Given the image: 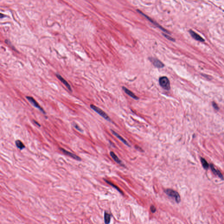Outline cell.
Here are the masks:
<instances>
[{"mask_svg":"<svg viewBox=\"0 0 224 224\" xmlns=\"http://www.w3.org/2000/svg\"><path fill=\"white\" fill-rule=\"evenodd\" d=\"M149 59L150 61H151L155 67H158V68H161L164 66V64H163V63L158 59H155L153 57L149 58Z\"/></svg>","mask_w":224,"mask_h":224,"instance_id":"cell-7","label":"cell"},{"mask_svg":"<svg viewBox=\"0 0 224 224\" xmlns=\"http://www.w3.org/2000/svg\"><path fill=\"white\" fill-rule=\"evenodd\" d=\"M189 32L191 34V36L194 38L195 39L197 40V41L201 42H204L205 41L204 39L200 35H199L198 34L196 33L194 31H193L192 30H189Z\"/></svg>","mask_w":224,"mask_h":224,"instance_id":"cell-9","label":"cell"},{"mask_svg":"<svg viewBox=\"0 0 224 224\" xmlns=\"http://www.w3.org/2000/svg\"><path fill=\"white\" fill-rule=\"evenodd\" d=\"M33 122L34 123H35V124H36V125H37V126H39V127H40V124H39V123H38V122H37L36 121H35V120H33Z\"/></svg>","mask_w":224,"mask_h":224,"instance_id":"cell-22","label":"cell"},{"mask_svg":"<svg viewBox=\"0 0 224 224\" xmlns=\"http://www.w3.org/2000/svg\"><path fill=\"white\" fill-rule=\"evenodd\" d=\"M212 105L213 106L214 108L215 109H216V110H218V109H219L218 108V105H217V104L216 103H215L214 102H213Z\"/></svg>","mask_w":224,"mask_h":224,"instance_id":"cell-21","label":"cell"},{"mask_svg":"<svg viewBox=\"0 0 224 224\" xmlns=\"http://www.w3.org/2000/svg\"><path fill=\"white\" fill-rule=\"evenodd\" d=\"M137 11H138V12H139L140 14H141L142 15H143L144 16V17H145L146 18H147V19L149 21H150V22H151V23L154 24H155V26H157V27H158L159 28V29H160V30H162L163 32H166L167 33L170 34V32L168 31L167 30H165L164 28H163V27H162L161 26H160L159 24H158L157 22H154V21H153V20L151 19V18H150L149 17H148L147 16L145 15V14H144L143 12H141L140 10H137Z\"/></svg>","mask_w":224,"mask_h":224,"instance_id":"cell-5","label":"cell"},{"mask_svg":"<svg viewBox=\"0 0 224 224\" xmlns=\"http://www.w3.org/2000/svg\"><path fill=\"white\" fill-rule=\"evenodd\" d=\"M165 193L169 196V197H171L175 199V201L177 203H179L180 202L181 198L180 195L179 193L176 192V191H174L172 189H168L165 190Z\"/></svg>","mask_w":224,"mask_h":224,"instance_id":"cell-1","label":"cell"},{"mask_svg":"<svg viewBox=\"0 0 224 224\" xmlns=\"http://www.w3.org/2000/svg\"><path fill=\"white\" fill-rule=\"evenodd\" d=\"M210 168H211V170L214 173V174H215V175H217L219 177H220L221 179H223V176H222V174L218 170H217V169H215L214 166L213 165H210Z\"/></svg>","mask_w":224,"mask_h":224,"instance_id":"cell-13","label":"cell"},{"mask_svg":"<svg viewBox=\"0 0 224 224\" xmlns=\"http://www.w3.org/2000/svg\"><path fill=\"white\" fill-rule=\"evenodd\" d=\"M60 150L63 152V153L64 154L66 155L69 156L70 157L73 158L74 159L76 160L77 161H81V158L79 157V156L75 155V154L72 153L71 152L67 151V150H66L64 149V148H61Z\"/></svg>","mask_w":224,"mask_h":224,"instance_id":"cell-6","label":"cell"},{"mask_svg":"<svg viewBox=\"0 0 224 224\" xmlns=\"http://www.w3.org/2000/svg\"><path fill=\"white\" fill-rule=\"evenodd\" d=\"M159 84L163 89L169 90L170 89V85L169 79L166 77H161L159 79Z\"/></svg>","mask_w":224,"mask_h":224,"instance_id":"cell-3","label":"cell"},{"mask_svg":"<svg viewBox=\"0 0 224 224\" xmlns=\"http://www.w3.org/2000/svg\"><path fill=\"white\" fill-rule=\"evenodd\" d=\"M162 34H163V35H164L165 38H166L168 39H169V40H171V41H175V39H174L173 38L170 37L169 35H166V34H165L164 33Z\"/></svg>","mask_w":224,"mask_h":224,"instance_id":"cell-19","label":"cell"},{"mask_svg":"<svg viewBox=\"0 0 224 224\" xmlns=\"http://www.w3.org/2000/svg\"><path fill=\"white\" fill-rule=\"evenodd\" d=\"M56 76L57 77V79H58L59 80L61 81V82L63 83V84L65 85L66 87H67V89H68L70 91L72 92V89H71V85H69V83L67 82V81H66V80H65L64 79L63 77H62L61 75H59V74H56Z\"/></svg>","mask_w":224,"mask_h":224,"instance_id":"cell-8","label":"cell"},{"mask_svg":"<svg viewBox=\"0 0 224 224\" xmlns=\"http://www.w3.org/2000/svg\"><path fill=\"white\" fill-rule=\"evenodd\" d=\"M111 131H112V133L113 134V135L115 136L116 138H118V139L120 140V141H121V142H122L123 143H124V144H126V145L127 146H130L129 144H128V142L126 141L124 139V138H123V137H122L121 136H120V135L119 134H117L116 132L115 131H114V130H111Z\"/></svg>","mask_w":224,"mask_h":224,"instance_id":"cell-10","label":"cell"},{"mask_svg":"<svg viewBox=\"0 0 224 224\" xmlns=\"http://www.w3.org/2000/svg\"><path fill=\"white\" fill-rule=\"evenodd\" d=\"M16 147H18V148H19V149H23L24 148H25V146L24 145V144H23V143L21 141L18 140L16 141Z\"/></svg>","mask_w":224,"mask_h":224,"instance_id":"cell-14","label":"cell"},{"mask_svg":"<svg viewBox=\"0 0 224 224\" xmlns=\"http://www.w3.org/2000/svg\"><path fill=\"white\" fill-rule=\"evenodd\" d=\"M104 180L105 181H106V183H108V184H110V185H111V186H112V187H114V188H115L116 190H117L118 191V192H120V193H121V194H124V193H123V192H122V191H121V190H120V188H119L118 187H117V186H116V185H114V184H113V183H111V182H110V181H108V180H106V179H104Z\"/></svg>","mask_w":224,"mask_h":224,"instance_id":"cell-17","label":"cell"},{"mask_svg":"<svg viewBox=\"0 0 224 224\" xmlns=\"http://www.w3.org/2000/svg\"><path fill=\"white\" fill-rule=\"evenodd\" d=\"M90 107L93 110L95 111V112H96L97 113H98L100 116H101L103 118H104L105 120H107L109 121H111V119L110 118V117L108 115L102 110L99 108L97 106H96L93 104L91 105Z\"/></svg>","mask_w":224,"mask_h":224,"instance_id":"cell-2","label":"cell"},{"mask_svg":"<svg viewBox=\"0 0 224 224\" xmlns=\"http://www.w3.org/2000/svg\"><path fill=\"white\" fill-rule=\"evenodd\" d=\"M150 209H151V212L153 213H155L156 212V208L154 205H151V207H150Z\"/></svg>","mask_w":224,"mask_h":224,"instance_id":"cell-20","label":"cell"},{"mask_svg":"<svg viewBox=\"0 0 224 224\" xmlns=\"http://www.w3.org/2000/svg\"><path fill=\"white\" fill-rule=\"evenodd\" d=\"M201 162L203 165V167L205 169H208L209 167L208 163L207 161L204 158H201Z\"/></svg>","mask_w":224,"mask_h":224,"instance_id":"cell-16","label":"cell"},{"mask_svg":"<svg viewBox=\"0 0 224 224\" xmlns=\"http://www.w3.org/2000/svg\"><path fill=\"white\" fill-rule=\"evenodd\" d=\"M4 16H5L4 15V14H2V13H1V14H0V18H4Z\"/></svg>","mask_w":224,"mask_h":224,"instance_id":"cell-23","label":"cell"},{"mask_svg":"<svg viewBox=\"0 0 224 224\" xmlns=\"http://www.w3.org/2000/svg\"><path fill=\"white\" fill-rule=\"evenodd\" d=\"M104 217V221L105 224H110V219H111L110 214H109L108 213H107L105 212Z\"/></svg>","mask_w":224,"mask_h":224,"instance_id":"cell-15","label":"cell"},{"mask_svg":"<svg viewBox=\"0 0 224 224\" xmlns=\"http://www.w3.org/2000/svg\"><path fill=\"white\" fill-rule=\"evenodd\" d=\"M123 90H124V91L125 92L126 94H127L128 95H129L130 96L132 97V98H134V99H136V100H138V99H139V98H138V97L137 96L135 95L134 94V93H132L131 91H130L129 90V89H127L126 87H123Z\"/></svg>","mask_w":224,"mask_h":224,"instance_id":"cell-11","label":"cell"},{"mask_svg":"<svg viewBox=\"0 0 224 224\" xmlns=\"http://www.w3.org/2000/svg\"><path fill=\"white\" fill-rule=\"evenodd\" d=\"M110 155L111 156V157L112 158V159H113L116 163H118L120 165H122V162L120 160L119 158L117 157V156L116 155L114 152H113V151H111L110 152Z\"/></svg>","mask_w":224,"mask_h":224,"instance_id":"cell-12","label":"cell"},{"mask_svg":"<svg viewBox=\"0 0 224 224\" xmlns=\"http://www.w3.org/2000/svg\"><path fill=\"white\" fill-rule=\"evenodd\" d=\"M73 126L74 127V128H75L76 129H77L78 130H79V131L82 132V129H81V128H80L77 124H76V123H73Z\"/></svg>","mask_w":224,"mask_h":224,"instance_id":"cell-18","label":"cell"},{"mask_svg":"<svg viewBox=\"0 0 224 224\" xmlns=\"http://www.w3.org/2000/svg\"><path fill=\"white\" fill-rule=\"evenodd\" d=\"M26 98L35 107L37 108L38 110H39L42 113L45 114L46 112H45V111L41 106H40V105L38 103V102L35 101V99L33 97L27 96L26 97Z\"/></svg>","mask_w":224,"mask_h":224,"instance_id":"cell-4","label":"cell"}]
</instances>
